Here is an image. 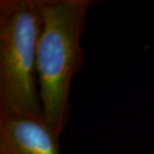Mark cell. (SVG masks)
Returning a JSON list of instances; mask_svg holds the SVG:
<instances>
[{"mask_svg":"<svg viewBox=\"0 0 154 154\" xmlns=\"http://www.w3.org/2000/svg\"><path fill=\"white\" fill-rule=\"evenodd\" d=\"M95 0H40L42 28L37 47V83L43 120L59 141L68 123L72 80L84 62L81 36Z\"/></svg>","mask_w":154,"mask_h":154,"instance_id":"cell-1","label":"cell"},{"mask_svg":"<svg viewBox=\"0 0 154 154\" xmlns=\"http://www.w3.org/2000/svg\"><path fill=\"white\" fill-rule=\"evenodd\" d=\"M40 0L0 1V117L43 120L37 83Z\"/></svg>","mask_w":154,"mask_h":154,"instance_id":"cell-2","label":"cell"},{"mask_svg":"<svg viewBox=\"0 0 154 154\" xmlns=\"http://www.w3.org/2000/svg\"><path fill=\"white\" fill-rule=\"evenodd\" d=\"M0 154H59V141L42 120L1 116Z\"/></svg>","mask_w":154,"mask_h":154,"instance_id":"cell-3","label":"cell"}]
</instances>
